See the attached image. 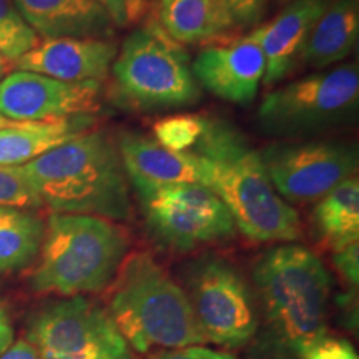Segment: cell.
<instances>
[{"label":"cell","instance_id":"obj_1","mask_svg":"<svg viewBox=\"0 0 359 359\" xmlns=\"http://www.w3.org/2000/svg\"><path fill=\"white\" fill-rule=\"evenodd\" d=\"M331 288L330 271L306 246L281 243L258 258L253 291L268 359H302L325 338Z\"/></svg>","mask_w":359,"mask_h":359},{"label":"cell","instance_id":"obj_2","mask_svg":"<svg viewBox=\"0 0 359 359\" xmlns=\"http://www.w3.org/2000/svg\"><path fill=\"white\" fill-rule=\"evenodd\" d=\"M193 154L206 160L208 188L222 200L241 235L255 243H294L302 238V219L278 195L262 155L240 130L223 120L206 118Z\"/></svg>","mask_w":359,"mask_h":359},{"label":"cell","instance_id":"obj_3","mask_svg":"<svg viewBox=\"0 0 359 359\" xmlns=\"http://www.w3.org/2000/svg\"><path fill=\"white\" fill-rule=\"evenodd\" d=\"M53 213L90 215L127 222L132 217L128 177L118 147L107 133L90 130L22 167Z\"/></svg>","mask_w":359,"mask_h":359},{"label":"cell","instance_id":"obj_4","mask_svg":"<svg viewBox=\"0 0 359 359\" xmlns=\"http://www.w3.org/2000/svg\"><path fill=\"white\" fill-rule=\"evenodd\" d=\"M109 288L105 309L133 353L206 344L185 290L148 253L125 258Z\"/></svg>","mask_w":359,"mask_h":359},{"label":"cell","instance_id":"obj_5","mask_svg":"<svg viewBox=\"0 0 359 359\" xmlns=\"http://www.w3.org/2000/svg\"><path fill=\"white\" fill-rule=\"evenodd\" d=\"M127 251V235L111 219L52 213L30 288L35 293L64 298L98 293L115 280Z\"/></svg>","mask_w":359,"mask_h":359},{"label":"cell","instance_id":"obj_6","mask_svg":"<svg viewBox=\"0 0 359 359\" xmlns=\"http://www.w3.org/2000/svg\"><path fill=\"white\" fill-rule=\"evenodd\" d=\"M110 75L116 102L135 110L188 107L200 100V85L183 45L148 17L116 52Z\"/></svg>","mask_w":359,"mask_h":359},{"label":"cell","instance_id":"obj_7","mask_svg":"<svg viewBox=\"0 0 359 359\" xmlns=\"http://www.w3.org/2000/svg\"><path fill=\"white\" fill-rule=\"evenodd\" d=\"M185 293L205 343L243 348L259 333L257 296L235 264L206 253L187 269Z\"/></svg>","mask_w":359,"mask_h":359},{"label":"cell","instance_id":"obj_8","mask_svg":"<svg viewBox=\"0 0 359 359\" xmlns=\"http://www.w3.org/2000/svg\"><path fill=\"white\" fill-rule=\"evenodd\" d=\"M358 105L359 70L348 64L269 90L257 116L263 132L294 137L348 122Z\"/></svg>","mask_w":359,"mask_h":359},{"label":"cell","instance_id":"obj_9","mask_svg":"<svg viewBox=\"0 0 359 359\" xmlns=\"http://www.w3.org/2000/svg\"><path fill=\"white\" fill-rule=\"evenodd\" d=\"M25 339L42 359H135L107 309L85 296L57 299L37 309Z\"/></svg>","mask_w":359,"mask_h":359},{"label":"cell","instance_id":"obj_10","mask_svg":"<svg viewBox=\"0 0 359 359\" xmlns=\"http://www.w3.org/2000/svg\"><path fill=\"white\" fill-rule=\"evenodd\" d=\"M137 195L148 231L165 248L187 253L235 236L231 215L208 187L168 185Z\"/></svg>","mask_w":359,"mask_h":359},{"label":"cell","instance_id":"obj_11","mask_svg":"<svg viewBox=\"0 0 359 359\" xmlns=\"http://www.w3.org/2000/svg\"><path fill=\"white\" fill-rule=\"evenodd\" d=\"M262 155L273 187L286 203L318 201L356 177L358 147L338 140L273 143Z\"/></svg>","mask_w":359,"mask_h":359},{"label":"cell","instance_id":"obj_12","mask_svg":"<svg viewBox=\"0 0 359 359\" xmlns=\"http://www.w3.org/2000/svg\"><path fill=\"white\" fill-rule=\"evenodd\" d=\"M100 82H62L17 70L0 82V116L12 122H47L100 110Z\"/></svg>","mask_w":359,"mask_h":359},{"label":"cell","instance_id":"obj_13","mask_svg":"<svg viewBox=\"0 0 359 359\" xmlns=\"http://www.w3.org/2000/svg\"><path fill=\"white\" fill-rule=\"evenodd\" d=\"M266 62L253 35L205 47L191 62L193 77L201 87L235 105H248L257 98Z\"/></svg>","mask_w":359,"mask_h":359},{"label":"cell","instance_id":"obj_14","mask_svg":"<svg viewBox=\"0 0 359 359\" xmlns=\"http://www.w3.org/2000/svg\"><path fill=\"white\" fill-rule=\"evenodd\" d=\"M116 147L137 193L168 185H210L208 163L193 151H172L138 133H122Z\"/></svg>","mask_w":359,"mask_h":359},{"label":"cell","instance_id":"obj_15","mask_svg":"<svg viewBox=\"0 0 359 359\" xmlns=\"http://www.w3.org/2000/svg\"><path fill=\"white\" fill-rule=\"evenodd\" d=\"M115 42L100 39H43L15 62L17 69L62 82H103L116 57Z\"/></svg>","mask_w":359,"mask_h":359},{"label":"cell","instance_id":"obj_16","mask_svg":"<svg viewBox=\"0 0 359 359\" xmlns=\"http://www.w3.org/2000/svg\"><path fill=\"white\" fill-rule=\"evenodd\" d=\"M330 4L331 0H293L271 22L251 30L266 62L263 79L266 87H275L293 74L313 27Z\"/></svg>","mask_w":359,"mask_h":359},{"label":"cell","instance_id":"obj_17","mask_svg":"<svg viewBox=\"0 0 359 359\" xmlns=\"http://www.w3.org/2000/svg\"><path fill=\"white\" fill-rule=\"evenodd\" d=\"M43 39H100L115 35L110 13L97 0H12Z\"/></svg>","mask_w":359,"mask_h":359},{"label":"cell","instance_id":"obj_18","mask_svg":"<svg viewBox=\"0 0 359 359\" xmlns=\"http://www.w3.org/2000/svg\"><path fill=\"white\" fill-rule=\"evenodd\" d=\"M90 115L47 122H15L0 128V167H24L53 148L93 130Z\"/></svg>","mask_w":359,"mask_h":359},{"label":"cell","instance_id":"obj_19","mask_svg":"<svg viewBox=\"0 0 359 359\" xmlns=\"http://www.w3.org/2000/svg\"><path fill=\"white\" fill-rule=\"evenodd\" d=\"M155 19L183 47L215 42L235 30L222 0H158Z\"/></svg>","mask_w":359,"mask_h":359},{"label":"cell","instance_id":"obj_20","mask_svg":"<svg viewBox=\"0 0 359 359\" xmlns=\"http://www.w3.org/2000/svg\"><path fill=\"white\" fill-rule=\"evenodd\" d=\"M359 37V0H331L313 27L302 60L313 69H326L351 55Z\"/></svg>","mask_w":359,"mask_h":359},{"label":"cell","instance_id":"obj_21","mask_svg":"<svg viewBox=\"0 0 359 359\" xmlns=\"http://www.w3.org/2000/svg\"><path fill=\"white\" fill-rule=\"evenodd\" d=\"M318 236L331 250L339 251L359 241V182L358 177L344 180L341 185L318 200L313 212Z\"/></svg>","mask_w":359,"mask_h":359},{"label":"cell","instance_id":"obj_22","mask_svg":"<svg viewBox=\"0 0 359 359\" xmlns=\"http://www.w3.org/2000/svg\"><path fill=\"white\" fill-rule=\"evenodd\" d=\"M45 224L29 210L0 206V273L19 271L39 257Z\"/></svg>","mask_w":359,"mask_h":359},{"label":"cell","instance_id":"obj_23","mask_svg":"<svg viewBox=\"0 0 359 359\" xmlns=\"http://www.w3.org/2000/svg\"><path fill=\"white\" fill-rule=\"evenodd\" d=\"M40 39L12 0H0V55L17 62L39 45Z\"/></svg>","mask_w":359,"mask_h":359},{"label":"cell","instance_id":"obj_24","mask_svg":"<svg viewBox=\"0 0 359 359\" xmlns=\"http://www.w3.org/2000/svg\"><path fill=\"white\" fill-rule=\"evenodd\" d=\"M205 122L196 115L163 116L154 123V140L172 151H190L200 142Z\"/></svg>","mask_w":359,"mask_h":359},{"label":"cell","instance_id":"obj_25","mask_svg":"<svg viewBox=\"0 0 359 359\" xmlns=\"http://www.w3.org/2000/svg\"><path fill=\"white\" fill-rule=\"evenodd\" d=\"M0 206L20 210L43 206L22 167H0Z\"/></svg>","mask_w":359,"mask_h":359},{"label":"cell","instance_id":"obj_26","mask_svg":"<svg viewBox=\"0 0 359 359\" xmlns=\"http://www.w3.org/2000/svg\"><path fill=\"white\" fill-rule=\"evenodd\" d=\"M235 29H255L263 20L268 0H222Z\"/></svg>","mask_w":359,"mask_h":359},{"label":"cell","instance_id":"obj_27","mask_svg":"<svg viewBox=\"0 0 359 359\" xmlns=\"http://www.w3.org/2000/svg\"><path fill=\"white\" fill-rule=\"evenodd\" d=\"M302 359H358V354L348 339L325 336L314 343Z\"/></svg>","mask_w":359,"mask_h":359},{"label":"cell","instance_id":"obj_28","mask_svg":"<svg viewBox=\"0 0 359 359\" xmlns=\"http://www.w3.org/2000/svg\"><path fill=\"white\" fill-rule=\"evenodd\" d=\"M333 263L339 275L346 280L351 288H358L359 283V245H349L346 248L336 251Z\"/></svg>","mask_w":359,"mask_h":359},{"label":"cell","instance_id":"obj_29","mask_svg":"<svg viewBox=\"0 0 359 359\" xmlns=\"http://www.w3.org/2000/svg\"><path fill=\"white\" fill-rule=\"evenodd\" d=\"M151 359H238L226 351H219L205 346V344H195V346H185L178 349H168V351L156 353Z\"/></svg>","mask_w":359,"mask_h":359},{"label":"cell","instance_id":"obj_30","mask_svg":"<svg viewBox=\"0 0 359 359\" xmlns=\"http://www.w3.org/2000/svg\"><path fill=\"white\" fill-rule=\"evenodd\" d=\"M97 2L110 13L115 27H127L133 24L128 0H97Z\"/></svg>","mask_w":359,"mask_h":359},{"label":"cell","instance_id":"obj_31","mask_svg":"<svg viewBox=\"0 0 359 359\" xmlns=\"http://www.w3.org/2000/svg\"><path fill=\"white\" fill-rule=\"evenodd\" d=\"M0 359H42L32 344L27 339L13 341L11 348L0 356Z\"/></svg>","mask_w":359,"mask_h":359},{"label":"cell","instance_id":"obj_32","mask_svg":"<svg viewBox=\"0 0 359 359\" xmlns=\"http://www.w3.org/2000/svg\"><path fill=\"white\" fill-rule=\"evenodd\" d=\"M13 343V326L7 309L0 306V356L11 348Z\"/></svg>","mask_w":359,"mask_h":359},{"label":"cell","instance_id":"obj_33","mask_svg":"<svg viewBox=\"0 0 359 359\" xmlns=\"http://www.w3.org/2000/svg\"><path fill=\"white\" fill-rule=\"evenodd\" d=\"M133 22H138L147 12V0H128Z\"/></svg>","mask_w":359,"mask_h":359},{"label":"cell","instance_id":"obj_34","mask_svg":"<svg viewBox=\"0 0 359 359\" xmlns=\"http://www.w3.org/2000/svg\"><path fill=\"white\" fill-rule=\"evenodd\" d=\"M6 70H7V60L2 55H0V77L6 74Z\"/></svg>","mask_w":359,"mask_h":359},{"label":"cell","instance_id":"obj_35","mask_svg":"<svg viewBox=\"0 0 359 359\" xmlns=\"http://www.w3.org/2000/svg\"><path fill=\"white\" fill-rule=\"evenodd\" d=\"M12 123H15V122H12V120H7V118H4V116H0V128H6Z\"/></svg>","mask_w":359,"mask_h":359}]
</instances>
